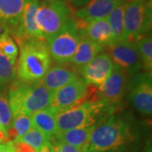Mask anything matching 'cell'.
Listing matches in <instances>:
<instances>
[{
    "instance_id": "1",
    "label": "cell",
    "mask_w": 152,
    "mask_h": 152,
    "mask_svg": "<svg viewBox=\"0 0 152 152\" xmlns=\"http://www.w3.org/2000/svg\"><path fill=\"white\" fill-rule=\"evenodd\" d=\"M135 139L134 122L130 118L113 113L95 128L81 152H124Z\"/></svg>"
},
{
    "instance_id": "2",
    "label": "cell",
    "mask_w": 152,
    "mask_h": 152,
    "mask_svg": "<svg viewBox=\"0 0 152 152\" xmlns=\"http://www.w3.org/2000/svg\"><path fill=\"white\" fill-rule=\"evenodd\" d=\"M115 111V106L102 100H85L56 113L58 132L97 126Z\"/></svg>"
},
{
    "instance_id": "3",
    "label": "cell",
    "mask_w": 152,
    "mask_h": 152,
    "mask_svg": "<svg viewBox=\"0 0 152 152\" xmlns=\"http://www.w3.org/2000/svg\"><path fill=\"white\" fill-rule=\"evenodd\" d=\"M20 54L17 65L18 81L34 84L41 81L51 65L47 41L38 38H26L19 43Z\"/></svg>"
},
{
    "instance_id": "4",
    "label": "cell",
    "mask_w": 152,
    "mask_h": 152,
    "mask_svg": "<svg viewBox=\"0 0 152 152\" xmlns=\"http://www.w3.org/2000/svg\"><path fill=\"white\" fill-rule=\"evenodd\" d=\"M72 17H74L73 11L66 0L40 1L36 22L42 37L47 41L58 32Z\"/></svg>"
},
{
    "instance_id": "5",
    "label": "cell",
    "mask_w": 152,
    "mask_h": 152,
    "mask_svg": "<svg viewBox=\"0 0 152 152\" xmlns=\"http://www.w3.org/2000/svg\"><path fill=\"white\" fill-rule=\"evenodd\" d=\"M151 27V0H133L124 13L123 42L136 43Z\"/></svg>"
},
{
    "instance_id": "6",
    "label": "cell",
    "mask_w": 152,
    "mask_h": 152,
    "mask_svg": "<svg viewBox=\"0 0 152 152\" xmlns=\"http://www.w3.org/2000/svg\"><path fill=\"white\" fill-rule=\"evenodd\" d=\"M83 37L78 23L72 17L53 37L47 40L50 56L58 63H70Z\"/></svg>"
},
{
    "instance_id": "7",
    "label": "cell",
    "mask_w": 152,
    "mask_h": 152,
    "mask_svg": "<svg viewBox=\"0 0 152 152\" xmlns=\"http://www.w3.org/2000/svg\"><path fill=\"white\" fill-rule=\"evenodd\" d=\"M25 4L26 0H0V29L10 33L18 44L28 38L22 26Z\"/></svg>"
},
{
    "instance_id": "8",
    "label": "cell",
    "mask_w": 152,
    "mask_h": 152,
    "mask_svg": "<svg viewBox=\"0 0 152 152\" xmlns=\"http://www.w3.org/2000/svg\"><path fill=\"white\" fill-rule=\"evenodd\" d=\"M90 91V85L77 76L64 86L55 91L49 108L57 113L63 109L88 100L91 95Z\"/></svg>"
},
{
    "instance_id": "9",
    "label": "cell",
    "mask_w": 152,
    "mask_h": 152,
    "mask_svg": "<svg viewBox=\"0 0 152 152\" xmlns=\"http://www.w3.org/2000/svg\"><path fill=\"white\" fill-rule=\"evenodd\" d=\"M107 47L108 55L115 64L121 67L128 75H136L142 68L136 43L121 41L110 44Z\"/></svg>"
},
{
    "instance_id": "10",
    "label": "cell",
    "mask_w": 152,
    "mask_h": 152,
    "mask_svg": "<svg viewBox=\"0 0 152 152\" xmlns=\"http://www.w3.org/2000/svg\"><path fill=\"white\" fill-rule=\"evenodd\" d=\"M130 101L133 106L141 114L150 116L152 113L151 73L136 75L131 81Z\"/></svg>"
},
{
    "instance_id": "11",
    "label": "cell",
    "mask_w": 152,
    "mask_h": 152,
    "mask_svg": "<svg viewBox=\"0 0 152 152\" xmlns=\"http://www.w3.org/2000/svg\"><path fill=\"white\" fill-rule=\"evenodd\" d=\"M54 92L45 87L41 81L26 84L22 96V113L31 115L49 107Z\"/></svg>"
},
{
    "instance_id": "12",
    "label": "cell",
    "mask_w": 152,
    "mask_h": 152,
    "mask_svg": "<svg viewBox=\"0 0 152 152\" xmlns=\"http://www.w3.org/2000/svg\"><path fill=\"white\" fill-rule=\"evenodd\" d=\"M127 76V73L121 67L113 64L111 74L99 87L98 99L115 106L124 93Z\"/></svg>"
},
{
    "instance_id": "13",
    "label": "cell",
    "mask_w": 152,
    "mask_h": 152,
    "mask_svg": "<svg viewBox=\"0 0 152 152\" xmlns=\"http://www.w3.org/2000/svg\"><path fill=\"white\" fill-rule=\"evenodd\" d=\"M113 64L107 53H99L91 62L82 67V79L88 85L100 87L111 74Z\"/></svg>"
},
{
    "instance_id": "14",
    "label": "cell",
    "mask_w": 152,
    "mask_h": 152,
    "mask_svg": "<svg viewBox=\"0 0 152 152\" xmlns=\"http://www.w3.org/2000/svg\"><path fill=\"white\" fill-rule=\"evenodd\" d=\"M123 3L119 0H90L74 13L75 19L81 22L103 19Z\"/></svg>"
},
{
    "instance_id": "15",
    "label": "cell",
    "mask_w": 152,
    "mask_h": 152,
    "mask_svg": "<svg viewBox=\"0 0 152 152\" xmlns=\"http://www.w3.org/2000/svg\"><path fill=\"white\" fill-rule=\"evenodd\" d=\"M77 22L83 29L84 37L91 39L103 48L113 43L112 29L110 27L107 17L88 22H81L79 20H77Z\"/></svg>"
},
{
    "instance_id": "16",
    "label": "cell",
    "mask_w": 152,
    "mask_h": 152,
    "mask_svg": "<svg viewBox=\"0 0 152 152\" xmlns=\"http://www.w3.org/2000/svg\"><path fill=\"white\" fill-rule=\"evenodd\" d=\"M76 77L77 75L74 71L58 64L49 69L41 82L48 90L55 92Z\"/></svg>"
},
{
    "instance_id": "17",
    "label": "cell",
    "mask_w": 152,
    "mask_h": 152,
    "mask_svg": "<svg viewBox=\"0 0 152 152\" xmlns=\"http://www.w3.org/2000/svg\"><path fill=\"white\" fill-rule=\"evenodd\" d=\"M31 118L33 127L42 132L48 138L49 141L58 132L56 123V113L49 107L31 114Z\"/></svg>"
},
{
    "instance_id": "18",
    "label": "cell",
    "mask_w": 152,
    "mask_h": 152,
    "mask_svg": "<svg viewBox=\"0 0 152 152\" xmlns=\"http://www.w3.org/2000/svg\"><path fill=\"white\" fill-rule=\"evenodd\" d=\"M103 49V47L96 43L91 39L82 37L78 44L76 52L70 63L77 66H84L96 58Z\"/></svg>"
},
{
    "instance_id": "19",
    "label": "cell",
    "mask_w": 152,
    "mask_h": 152,
    "mask_svg": "<svg viewBox=\"0 0 152 152\" xmlns=\"http://www.w3.org/2000/svg\"><path fill=\"white\" fill-rule=\"evenodd\" d=\"M40 0H26L22 16V26L28 38H38L44 40L39 31L36 22V15Z\"/></svg>"
},
{
    "instance_id": "20",
    "label": "cell",
    "mask_w": 152,
    "mask_h": 152,
    "mask_svg": "<svg viewBox=\"0 0 152 152\" xmlns=\"http://www.w3.org/2000/svg\"><path fill=\"white\" fill-rule=\"evenodd\" d=\"M95 128L96 126L58 132L57 134L53 136L52 139H54L61 143L68 144V145L82 149L88 143L90 137L91 135L93 130L95 129Z\"/></svg>"
},
{
    "instance_id": "21",
    "label": "cell",
    "mask_w": 152,
    "mask_h": 152,
    "mask_svg": "<svg viewBox=\"0 0 152 152\" xmlns=\"http://www.w3.org/2000/svg\"><path fill=\"white\" fill-rule=\"evenodd\" d=\"M127 6L128 3L120 4L116 7L107 17L110 27L112 29L113 42L123 41L124 30V13Z\"/></svg>"
},
{
    "instance_id": "22",
    "label": "cell",
    "mask_w": 152,
    "mask_h": 152,
    "mask_svg": "<svg viewBox=\"0 0 152 152\" xmlns=\"http://www.w3.org/2000/svg\"><path fill=\"white\" fill-rule=\"evenodd\" d=\"M32 127L31 116L27 114H19L13 118L12 127L8 132L7 141H14L15 140L20 139Z\"/></svg>"
},
{
    "instance_id": "23",
    "label": "cell",
    "mask_w": 152,
    "mask_h": 152,
    "mask_svg": "<svg viewBox=\"0 0 152 152\" xmlns=\"http://www.w3.org/2000/svg\"><path fill=\"white\" fill-rule=\"evenodd\" d=\"M136 47L138 49L142 67L145 68L147 73H151L152 69V40L151 36H144L140 38Z\"/></svg>"
},
{
    "instance_id": "24",
    "label": "cell",
    "mask_w": 152,
    "mask_h": 152,
    "mask_svg": "<svg viewBox=\"0 0 152 152\" xmlns=\"http://www.w3.org/2000/svg\"><path fill=\"white\" fill-rule=\"evenodd\" d=\"M15 140H20L26 144L29 145L38 152L42 147L49 142V139L42 132L38 130L35 127H31V129L28 131L24 136H22L20 139H18Z\"/></svg>"
},
{
    "instance_id": "25",
    "label": "cell",
    "mask_w": 152,
    "mask_h": 152,
    "mask_svg": "<svg viewBox=\"0 0 152 152\" xmlns=\"http://www.w3.org/2000/svg\"><path fill=\"white\" fill-rule=\"evenodd\" d=\"M0 53L6 56L12 64H15L18 57V48L8 31L0 36Z\"/></svg>"
},
{
    "instance_id": "26",
    "label": "cell",
    "mask_w": 152,
    "mask_h": 152,
    "mask_svg": "<svg viewBox=\"0 0 152 152\" xmlns=\"http://www.w3.org/2000/svg\"><path fill=\"white\" fill-rule=\"evenodd\" d=\"M0 122L7 134L12 127L13 116L8 101V94L0 92Z\"/></svg>"
},
{
    "instance_id": "27",
    "label": "cell",
    "mask_w": 152,
    "mask_h": 152,
    "mask_svg": "<svg viewBox=\"0 0 152 152\" xmlns=\"http://www.w3.org/2000/svg\"><path fill=\"white\" fill-rule=\"evenodd\" d=\"M15 77V64L0 53V84L4 85L14 80Z\"/></svg>"
},
{
    "instance_id": "28",
    "label": "cell",
    "mask_w": 152,
    "mask_h": 152,
    "mask_svg": "<svg viewBox=\"0 0 152 152\" xmlns=\"http://www.w3.org/2000/svg\"><path fill=\"white\" fill-rule=\"evenodd\" d=\"M50 143L54 148L55 152H81V148L73 146L68 144L61 143L54 139H51Z\"/></svg>"
},
{
    "instance_id": "29",
    "label": "cell",
    "mask_w": 152,
    "mask_h": 152,
    "mask_svg": "<svg viewBox=\"0 0 152 152\" xmlns=\"http://www.w3.org/2000/svg\"><path fill=\"white\" fill-rule=\"evenodd\" d=\"M11 143L15 152H37L34 148L20 140H14Z\"/></svg>"
},
{
    "instance_id": "30",
    "label": "cell",
    "mask_w": 152,
    "mask_h": 152,
    "mask_svg": "<svg viewBox=\"0 0 152 152\" xmlns=\"http://www.w3.org/2000/svg\"><path fill=\"white\" fill-rule=\"evenodd\" d=\"M0 152H15L11 141L0 142Z\"/></svg>"
},
{
    "instance_id": "31",
    "label": "cell",
    "mask_w": 152,
    "mask_h": 152,
    "mask_svg": "<svg viewBox=\"0 0 152 152\" xmlns=\"http://www.w3.org/2000/svg\"><path fill=\"white\" fill-rule=\"evenodd\" d=\"M89 1H90V0H69V2L73 4V6H74V7H76V8H79V7L84 6L85 4H86Z\"/></svg>"
},
{
    "instance_id": "32",
    "label": "cell",
    "mask_w": 152,
    "mask_h": 152,
    "mask_svg": "<svg viewBox=\"0 0 152 152\" xmlns=\"http://www.w3.org/2000/svg\"><path fill=\"white\" fill-rule=\"evenodd\" d=\"M7 139H8V134L0 122V142L7 141Z\"/></svg>"
},
{
    "instance_id": "33",
    "label": "cell",
    "mask_w": 152,
    "mask_h": 152,
    "mask_svg": "<svg viewBox=\"0 0 152 152\" xmlns=\"http://www.w3.org/2000/svg\"><path fill=\"white\" fill-rule=\"evenodd\" d=\"M38 152H55L54 148L50 142H48Z\"/></svg>"
},
{
    "instance_id": "34",
    "label": "cell",
    "mask_w": 152,
    "mask_h": 152,
    "mask_svg": "<svg viewBox=\"0 0 152 152\" xmlns=\"http://www.w3.org/2000/svg\"><path fill=\"white\" fill-rule=\"evenodd\" d=\"M145 152H152L151 143V140L147 141L146 145H145Z\"/></svg>"
},
{
    "instance_id": "35",
    "label": "cell",
    "mask_w": 152,
    "mask_h": 152,
    "mask_svg": "<svg viewBox=\"0 0 152 152\" xmlns=\"http://www.w3.org/2000/svg\"><path fill=\"white\" fill-rule=\"evenodd\" d=\"M120 2H122L123 4H127V3H130L133 0H119Z\"/></svg>"
},
{
    "instance_id": "36",
    "label": "cell",
    "mask_w": 152,
    "mask_h": 152,
    "mask_svg": "<svg viewBox=\"0 0 152 152\" xmlns=\"http://www.w3.org/2000/svg\"><path fill=\"white\" fill-rule=\"evenodd\" d=\"M45 2H54V1H58V0H42Z\"/></svg>"
},
{
    "instance_id": "37",
    "label": "cell",
    "mask_w": 152,
    "mask_h": 152,
    "mask_svg": "<svg viewBox=\"0 0 152 152\" xmlns=\"http://www.w3.org/2000/svg\"><path fill=\"white\" fill-rule=\"evenodd\" d=\"M5 32H6V31H5ZM3 33H4V31H3L2 30H0V36H1V35H2Z\"/></svg>"
}]
</instances>
